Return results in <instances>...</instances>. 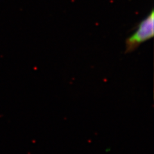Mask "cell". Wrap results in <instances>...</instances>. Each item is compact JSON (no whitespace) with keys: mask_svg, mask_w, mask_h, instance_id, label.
Returning <instances> with one entry per match:
<instances>
[{"mask_svg":"<svg viewBox=\"0 0 154 154\" xmlns=\"http://www.w3.org/2000/svg\"><path fill=\"white\" fill-rule=\"evenodd\" d=\"M154 36V11L139 23L137 30L125 40V54H129L137 50L143 42L150 40Z\"/></svg>","mask_w":154,"mask_h":154,"instance_id":"obj_1","label":"cell"}]
</instances>
